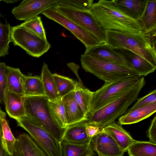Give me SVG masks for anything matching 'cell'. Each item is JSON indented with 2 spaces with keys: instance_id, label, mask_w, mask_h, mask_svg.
Returning <instances> with one entry per match:
<instances>
[{
  "instance_id": "obj_26",
  "label": "cell",
  "mask_w": 156,
  "mask_h": 156,
  "mask_svg": "<svg viewBox=\"0 0 156 156\" xmlns=\"http://www.w3.org/2000/svg\"><path fill=\"white\" fill-rule=\"evenodd\" d=\"M62 156H93L90 144H78L62 140L61 142Z\"/></svg>"
},
{
  "instance_id": "obj_16",
  "label": "cell",
  "mask_w": 156,
  "mask_h": 156,
  "mask_svg": "<svg viewBox=\"0 0 156 156\" xmlns=\"http://www.w3.org/2000/svg\"><path fill=\"white\" fill-rule=\"evenodd\" d=\"M156 0H147L145 10L137 20L142 32L149 36H156Z\"/></svg>"
},
{
  "instance_id": "obj_33",
  "label": "cell",
  "mask_w": 156,
  "mask_h": 156,
  "mask_svg": "<svg viewBox=\"0 0 156 156\" xmlns=\"http://www.w3.org/2000/svg\"><path fill=\"white\" fill-rule=\"evenodd\" d=\"M20 25L27 28L41 38L47 39L45 31L40 16H38L30 20L24 21Z\"/></svg>"
},
{
  "instance_id": "obj_4",
  "label": "cell",
  "mask_w": 156,
  "mask_h": 156,
  "mask_svg": "<svg viewBox=\"0 0 156 156\" xmlns=\"http://www.w3.org/2000/svg\"><path fill=\"white\" fill-rule=\"evenodd\" d=\"M24 107L26 116L41 124L61 142L66 128H62L55 118L46 96H25Z\"/></svg>"
},
{
  "instance_id": "obj_6",
  "label": "cell",
  "mask_w": 156,
  "mask_h": 156,
  "mask_svg": "<svg viewBox=\"0 0 156 156\" xmlns=\"http://www.w3.org/2000/svg\"><path fill=\"white\" fill-rule=\"evenodd\" d=\"M11 41L25 51L29 55L39 58L47 52L51 47L47 39L41 38L21 25L12 27Z\"/></svg>"
},
{
  "instance_id": "obj_37",
  "label": "cell",
  "mask_w": 156,
  "mask_h": 156,
  "mask_svg": "<svg viewBox=\"0 0 156 156\" xmlns=\"http://www.w3.org/2000/svg\"><path fill=\"white\" fill-rule=\"evenodd\" d=\"M147 136L150 141L156 144V116L151 120V125L147 131Z\"/></svg>"
},
{
  "instance_id": "obj_35",
  "label": "cell",
  "mask_w": 156,
  "mask_h": 156,
  "mask_svg": "<svg viewBox=\"0 0 156 156\" xmlns=\"http://www.w3.org/2000/svg\"><path fill=\"white\" fill-rule=\"evenodd\" d=\"M156 102V90L155 89L145 96L137 100L133 106L127 112L144 106Z\"/></svg>"
},
{
  "instance_id": "obj_34",
  "label": "cell",
  "mask_w": 156,
  "mask_h": 156,
  "mask_svg": "<svg viewBox=\"0 0 156 156\" xmlns=\"http://www.w3.org/2000/svg\"><path fill=\"white\" fill-rule=\"evenodd\" d=\"M92 0H58V6L71 7L89 11L93 4Z\"/></svg>"
},
{
  "instance_id": "obj_19",
  "label": "cell",
  "mask_w": 156,
  "mask_h": 156,
  "mask_svg": "<svg viewBox=\"0 0 156 156\" xmlns=\"http://www.w3.org/2000/svg\"><path fill=\"white\" fill-rule=\"evenodd\" d=\"M101 130L110 135L124 152L135 141L119 124L114 122Z\"/></svg>"
},
{
  "instance_id": "obj_11",
  "label": "cell",
  "mask_w": 156,
  "mask_h": 156,
  "mask_svg": "<svg viewBox=\"0 0 156 156\" xmlns=\"http://www.w3.org/2000/svg\"><path fill=\"white\" fill-rule=\"evenodd\" d=\"M58 0H24L12 10L17 20H30L44 11L58 6Z\"/></svg>"
},
{
  "instance_id": "obj_8",
  "label": "cell",
  "mask_w": 156,
  "mask_h": 156,
  "mask_svg": "<svg viewBox=\"0 0 156 156\" xmlns=\"http://www.w3.org/2000/svg\"><path fill=\"white\" fill-rule=\"evenodd\" d=\"M141 76L129 77L105 83L100 88L93 92L89 113L99 109L116 98L136 83Z\"/></svg>"
},
{
  "instance_id": "obj_25",
  "label": "cell",
  "mask_w": 156,
  "mask_h": 156,
  "mask_svg": "<svg viewBox=\"0 0 156 156\" xmlns=\"http://www.w3.org/2000/svg\"><path fill=\"white\" fill-rule=\"evenodd\" d=\"M41 77L44 88L45 95L50 101L56 100L61 98L58 94L54 79L47 64L43 62L41 71Z\"/></svg>"
},
{
  "instance_id": "obj_1",
  "label": "cell",
  "mask_w": 156,
  "mask_h": 156,
  "mask_svg": "<svg viewBox=\"0 0 156 156\" xmlns=\"http://www.w3.org/2000/svg\"><path fill=\"white\" fill-rule=\"evenodd\" d=\"M145 83L144 77L141 76L135 84L108 103L89 113L83 121L87 124L98 126L100 129L114 122L136 101Z\"/></svg>"
},
{
  "instance_id": "obj_24",
  "label": "cell",
  "mask_w": 156,
  "mask_h": 156,
  "mask_svg": "<svg viewBox=\"0 0 156 156\" xmlns=\"http://www.w3.org/2000/svg\"><path fill=\"white\" fill-rule=\"evenodd\" d=\"M6 114L0 109V125L2 144L5 151L10 155L13 153L17 139L14 137L7 122Z\"/></svg>"
},
{
  "instance_id": "obj_42",
  "label": "cell",
  "mask_w": 156,
  "mask_h": 156,
  "mask_svg": "<svg viewBox=\"0 0 156 156\" xmlns=\"http://www.w3.org/2000/svg\"><path fill=\"white\" fill-rule=\"evenodd\" d=\"M0 109H1V107H0Z\"/></svg>"
},
{
  "instance_id": "obj_38",
  "label": "cell",
  "mask_w": 156,
  "mask_h": 156,
  "mask_svg": "<svg viewBox=\"0 0 156 156\" xmlns=\"http://www.w3.org/2000/svg\"><path fill=\"white\" fill-rule=\"evenodd\" d=\"M85 129L87 136L91 138L99 133L101 131V129L98 126L87 123Z\"/></svg>"
},
{
  "instance_id": "obj_28",
  "label": "cell",
  "mask_w": 156,
  "mask_h": 156,
  "mask_svg": "<svg viewBox=\"0 0 156 156\" xmlns=\"http://www.w3.org/2000/svg\"><path fill=\"white\" fill-rule=\"evenodd\" d=\"M127 151L129 156H156V144L150 141L135 140Z\"/></svg>"
},
{
  "instance_id": "obj_41",
  "label": "cell",
  "mask_w": 156,
  "mask_h": 156,
  "mask_svg": "<svg viewBox=\"0 0 156 156\" xmlns=\"http://www.w3.org/2000/svg\"><path fill=\"white\" fill-rule=\"evenodd\" d=\"M3 1L7 3H15L18 1L17 0H5Z\"/></svg>"
},
{
  "instance_id": "obj_40",
  "label": "cell",
  "mask_w": 156,
  "mask_h": 156,
  "mask_svg": "<svg viewBox=\"0 0 156 156\" xmlns=\"http://www.w3.org/2000/svg\"><path fill=\"white\" fill-rule=\"evenodd\" d=\"M1 130L0 125V156H4L5 151L3 148L1 140Z\"/></svg>"
},
{
  "instance_id": "obj_27",
  "label": "cell",
  "mask_w": 156,
  "mask_h": 156,
  "mask_svg": "<svg viewBox=\"0 0 156 156\" xmlns=\"http://www.w3.org/2000/svg\"><path fill=\"white\" fill-rule=\"evenodd\" d=\"M93 92L79 83L74 91V96L85 117L90 112Z\"/></svg>"
},
{
  "instance_id": "obj_10",
  "label": "cell",
  "mask_w": 156,
  "mask_h": 156,
  "mask_svg": "<svg viewBox=\"0 0 156 156\" xmlns=\"http://www.w3.org/2000/svg\"><path fill=\"white\" fill-rule=\"evenodd\" d=\"M41 13L70 31L83 44L86 49L100 43L89 32L59 12L55 7L47 9Z\"/></svg>"
},
{
  "instance_id": "obj_39",
  "label": "cell",
  "mask_w": 156,
  "mask_h": 156,
  "mask_svg": "<svg viewBox=\"0 0 156 156\" xmlns=\"http://www.w3.org/2000/svg\"><path fill=\"white\" fill-rule=\"evenodd\" d=\"M4 156H22L20 149L17 141H16L15 149L13 154L12 155H10L5 151Z\"/></svg>"
},
{
  "instance_id": "obj_15",
  "label": "cell",
  "mask_w": 156,
  "mask_h": 156,
  "mask_svg": "<svg viewBox=\"0 0 156 156\" xmlns=\"http://www.w3.org/2000/svg\"><path fill=\"white\" fill-rule=\"evenodd\" d=\"M24 100V95L11 92L6 88L3 103L10 117L16 120L26 116Z\"/></svg>"
},
{
  "instance_id": "obj_22",
  "label": "cell",
  "mask_w": 156,
  "mask_h": 156,
  "mask_svg": "<svg viewBox=\"0 0 156 156\" xmlns=\"http://www.w3.org/2000/svg\"><path fill=\"white\" fill-rule=\"evenodd\" d=\"M16 139L22 156H48L29 134H21Z\"/></svg>"
},
{
  "instance_id": "obj_2",
  "label": "cell",
  "mask_w": 156,
  "mask_h": 156,
  "mask_svg": "<svg viewBox=\"0 0 156 156\" xmlns=\"http://www.w3.org/2000/svg\"><path fill=\"white\" fill-rule=\"evenodd\" d=\"M98 23L105 31H115L132 33L142 31L139 22L123 13L114 0H99L89 10Z\"/></svg>"
},
{
  "instance_id": "obj_9",
  "label": "cell",
  "mask_w": 156,
  "mask_h": 156,
  "mask_svg": "<svg viewBox=\"0 0 156 156\" xmlns=\"http://www.w3.org/2000/svg\"><path fill=\"white\" fill-rule=\"evenodd\" d=\"M55 8L59 12L89 32L100 43H106L105 31L89 11L68 6H58Z\"/></svg>"
},
{
  "instance_id": "obj_5",
  "label": "cell",
  "mask_w": 156,
  "mask_h": 156,
  "mask_svg": "<svg viewBox=\"0 0 156 156\" xmlns=\"http://www.w3.org/2000/svg\"><path fill=\"white\" fill-rule=\"evenodd\" d=\"M80 60L82 68L85 71L93 74L105 83L140 76L133 69L128 67L84 53L81 55Z\"/></svg>"
},
{
  "instance_id": "obj_13",
  "label": "cell",
  "mask_w": 156,
  "mask_h": 156,
  "mask_svg": "<svg viewBox=\"0 0 156 156\" xmlns=\"http://www.w3.org/2000/svg\"><path fill=\"white\" fill-rule=\"evenodd\" d=\"M114 50L122 55L129 67L140 76H146L156 69V66L130 50L124 49Z\"/></svg>"
},
{
  "instance_id": "obj_30",
  "label": "cell",
  "mask_w": 156,
  "mask_h": 156,
  "mask_svg": "<svg viewBox=\"0 0 156 156\" xmlns=\"http://www.w3.org/2000/svg\"><path fill=\"white\" fill-rule=\"evenodd\" d=\"M53 76L61 98L74 91L78 84V82L69 78L57 73L53 74Z\"/></svg>"
},
{
  "instance_id": "obj_18",
  "label": "cell",
  "mask_w": 156,
  "mask_h": 156,
  "mask_svg": "<svg viewBox=\"0 0 156 156\" xmlns=\"http://www.w3.org/2000/svg\"><path fill=\"white\" fill-rule=\"evenodd\" d=\"M61 98L65 108L68 126L84 120V113L74 98V91Z\"/></svg>"
},
{
  "instance_id": "obj_14",
  "label": "cell",
  "mask_w": 156,
  "mask_h": 156,
  "mask_svg": "<svg viewBox=\"0 0 156 156\" xmlns=\"http://www.w3.org/2000/svg\"><path fill=\"white\" fill-rule=\"evenodd\" d=\"M84 54L130 68L122 55L106 43H100L86 49Z\"/></svg>"
},
{
  "instance_id": "obj_7",
  "label": "cell",
  "mask_w": 156,
  "mask_h": 156,
  "mask_svg": "<svg viewBox=\"0 0 156 156\" xmlns=\"http://www.w3.org/2000/svg\"><path fill=\"white\" fill-rule=\"evenodd\" d=\"M16 120L17 126L27 131L48 156H62L61 143L41 124L26 116Z\"/></svg>"
},
{
  "instance_id": "obj_36",
  "label": "cell",
  "mask_w": 156,
  "mask_h": 156,
  "mask_svg": "<svg viewBox=\"0 0 156 156\" xmlns=\"http://www.w3.org/2000/svg\"><path fill=\"white\" fill-rule=\"evenodd\" d=\"M7 67L5 63L0 62V104L4 102V93L7 87Z\"/></svg>"
},
{
  "instance_id": "obj_20",
  "label": "cell",
  "mask_w": 156,
  "mask_h": 156,
  "mask_svg": "<svg viewBox=\"0 0 156 156\" xmlns=\"http://www.w3.org/2000/svg\"><path fill=\"white\" fill-rule=\"evenodd\" d=\"M156 111V102L127 112L118 119L119 124L129 125L137 123L151 116Z\"/></svg>"
},
{
  "instance_id": "obj_31",
  "label": "cell",
  "mask_w": 156,
  "mask_h": 156,
  "mask_svg": "<svg viewBox=\"0 0 156 156\" xmlns=\"http://www.w3.org/2000/svg\"><path fill=\"white\" fill-rule=\"evenodd\" d=\"M2 16L0 13V18ZM12 27L7 22L5 24L0 21V57L9 54V44L11 41V32Z\"/></svg>"
},
{
  "instance_id": "obj_29",
  "label": "cell",
  "mask_w": 156,
  "mask_h": 156,
  "mask_svg": "<svg viewBox=\"0 0 156 156\" xmlns=\"http://www.w3.org/2000/svg\"><path fill=\"white\" fill-rule=\"evenodd\" d=\"M24 90L25 96L45 95L41 76H32L30 74L26 76Z\"/></svg>"
},
{
  "instance_id": "obj_3",
  "label": "cell",
  "mask_w": 156,
  "mask_h": 156,
  "mask_svg": "<svg viewBox=\"0 0 156 156\" xmlns=\"http://www.w3.org/2000/svg\"><path fill=\"white\" fill-rule=\"evenodd\" d=\"M106 43L113 49H124L142 57L156 66V36H149L142 31L132 33L105 31Z\"/></svg>"
},
{
  "instance_id": "obj_21",
  "label": "cell",
  "mask_w": 156,
  "mask_h": 156,
  "mask_svg": "<svg viewBox=\"0 0 156 156\" xmlns=\"http://www.w3.org/2000/svg\"><path fill=\"white\" fill-rule=\"evenodd\" d=\"M114 1L123 13L137 21L145 10L147 0H114Z\"/></svg>"
},
{
  "instance_id": "obj_23",
  "label": "cell",
  "mask_w": 156,
  "mask_h": 156,
  "mask_svg": "<svg viewBox=\"0 0 156 156\" xmlns=\"http://www.w3.org/2000/svg\"><path fill=\"white\" fill-rule=\"evenodd\" d=\"M26 76L19 69L7 66L6 89L11 92L24 95V85Z\"/></svg>"
},
{
  "instance_id": "obj_12",
  "label": "cell",
  "mask_w": 156,
  "mask_h": 156,
  "mask_svg": "<svg viewBox=\"0 0 156 156\" xmlns=\"http://www.w3.org/2000/svg\"><path fill=\"white\" fill-rule=\"evenodd\" d=\"M90 144L99 156H122L124 153L110 135L101 130L91 138Z\"/></svg>"
},
{
  "instance_id": "obj_17",
  "label": "cell",
  "mask_w": 156,
  "mask_h": 156,
  "mask_svg": "<svg viewBox=\"0 0 156 156\" xmlns=\"http://www.w3.org/2000/svg\"><path fill=\"white\" fill-rule=\"evenodd\" d=\"M86 124V122L83 121L68 126L62 140L75 144H90L91 138L87 135L85 129Z\"/></svg>"
},
{
  "instance_id": "obj_32",
  "label": "cell",
  "mask_w": 156,
  "mask_h": 156,
  "mask_svg": "<svg viewBox=\"0 0 156 156\" xmlns=\"http://www.w3.org/2000/svg\"><path fill=\"white\" fill-rule=\"evenodd\" d=\"M49 104L58 122L62 128H66L68 125L65 108L62 98L54 101L49 100Z\"/></svg>"
}]
</instances>
